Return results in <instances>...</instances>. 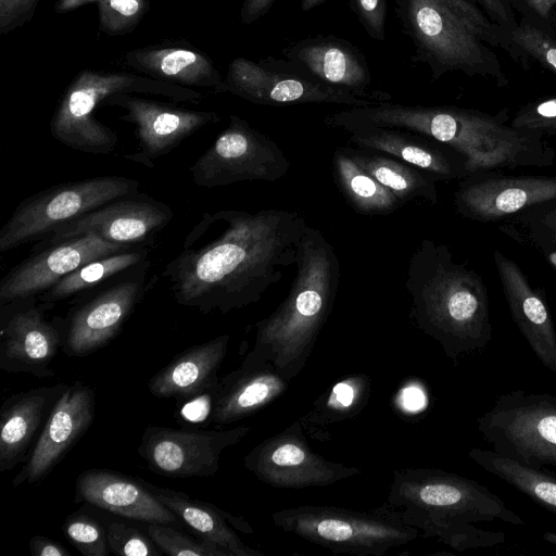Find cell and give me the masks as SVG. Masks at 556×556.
Wrapping results in <instances>:
<instances>
[{
	"instance_id": "cell-12",
	"label": "cell",
	"mask_w": 556,
	"mask_h": 556,
	"mask_svg": "<svg viewBox=\"0 0 556 556\" xmlns=\"http://www.w3.org/2000/svg\"><path fill=\"white\" fill-rule=\"evenodd\" d=\"M223 92H230L260 105L307 103L368 106L375 102L330 87L290 66L285 59L267 56L257 62L233 59L224 78Z\"/></svg>"
},
{
	"instance_id": "cell-46",
	"label": "cell",
	"mask_w": 556,
	"mask_h": 556,
	"mask_svg": "<svg viewBox=\"0 0 556 556\" xmlns=\"http://www.w3.org/2000/svg\"><path fill=\"white\" fill-rule=\"evenodd\" d=\"M218 387L206 391L201 395L179 401L184 402V405L179 409L181 418L192 422H198L211 417Z\"/></svg>"
},
{
	"instance_id": "cell-11",
	"label": "cell",
	"mask_w": 556,
	"mask_h": 556,
	"mask_svg": "<svg viewBox=\"0 0 556 556\" xmlns=\"http://www.w3.org/2000/svg\"><path fill=\"white\" fill-rule=\"evenodd\" d=\"M290 161L268 136L245 119L229 115L228 126L190 167L198 187H225L239 181H276Z\"/></svg>"
},
{
	"instance_id": "cell-50",
	"label": "cell",
	"mask_w": 556,
	"mask_h": 556,
	"mask_svg": "<svg viewBox=\"0 0 556 556\" xmlns=\"http://www.w3.org/2000/svg\"><path fill=\"white\" fill-rule=\"evenodd\" d=\"M100 0H56L54 3V11L58 14L68 13L75 11L88 3L99 2Z\"/></svg>"
},
{
	"instance_id": "cell-14",
	"label": "cell",
	"mask_w": 556,
	"mask_h": 556,
	"mask_svg": "<svg viewBox=\"0 0 556 556\" xmlns=\"http://www.w3.org/2000/svg\"><path fill=\"white\" fill-rule=\"evenodd\" d=\"M28 298L1 305L0 368L10 374L49 378L60 348H63L65 320L48 319L52 303Z\"/></svg>"
},
{
	"instance_id": "cell-38",
	"label": "cell",
	"mask_w": 556,
	"mask_h": 556,
	"mask_svg": "<svg viewBox=\"0 0 556 556\" xmlns=\"http://www.w3.org/2000/svg\"><path fill=\"white\" fill-rule=\"evenodd\" d=\"M149 538L169 556H229L216 543L202 539L194 540L164 523H150Z\"/></svg>"
},
{
	"instance_id": "cell-9",
	"label": "cell",
	"mask_w": 556,
	"mask_h": 556,
	"mask_svg": "<svg viewBox=\"0 0 556 556\" xmlns=\"http://www.w3.org/2000/svg\"><path fill=\"white\" fill-rule=\"evenodd\" d=\"M136 179L99 176L52 186L22 201L0 230V252L45 239L58 227L112 201L139 194Z\"/></svg>"
},
{
	"instance_id": "cell-22",
	"label": "cell",
	"mask_w": 556,
	"mask_h": 556,
	"mask_svg": "<svg viewBox=\"0 0 556 556\" xmlns=\"http://www.w3.org/2000/svg\"><path fill=\"white\" fill-rule=\"evenodd\" d=\"M556 200V177L472 175L455 193L457 211L471 219L492 222Z\"/></svg>"
},
{
	"instance_id": "cell-20",
	"label": "cell",
	"mask_w": 556,
	"mask_h": 556,
	"mask_svg": "<svg viewBox=\"0 0 556 556\" xmlns=\"http://www.w3.org/2000/svg\"><path fill=\"white\" fill-rule=\"evenodd\" d=\"M173 216L167 204L136 194L112 201L58 227L41 247L84 233H94L117 244L141 245L165 228Z\"/></svg>"
},
{
	"instance_id": "cell-49",
	"label": "cell",
	"mask_w": 556,
	"mask_h": 556,
	"mask_svg": "<svg viewBox=\"0 0 556 556\" xmlns=\"http://www.w3.org/2000/svg\"><path fill=\"white\" fill-rule=\"evenodd\" d=\"M31 556H70L71 553L59 542L43 536L34 535L29 540Z\"/></svg>"
},
{
	"instance_id": "cell-26",
	"label": "cell",
	"mask_w": 556,
	"mask_h": 556,
	"mask_svg": "<svg viewBox=\"0 0 556 556\" xmlns=\"http://www.w3.org/2000/svg\"><path fill=\"white\" fill-rule=\"evenodd\" d=\"M356 148L379 152L406 162L438 179L469 177L462 156L447 153L437 141L391 127L367 126L346 131Z\"/></svg>"
},
{
	"instance_id": "cell-41",
	"label": "cell",
	"mask_w": 556,
	"mask_h": 556,
	"mask_svg": "<svg viewBox=\"0 0 556 556\" xmlns=\"http://www.w3.org/2000/svg\"><path fill=\"white\" fill-rule=\"evenodd\" d=\"M510 126L542 135H556V96L527 104L519 110Z\"/></svg>"
},
{
	"instance_id": "cell-27",
	"label": "cell",
	"mask_w": 556,
	"mask_h": 556,
	"mask_svg": "<svg viewBox=\"0 0 556 556\" xmlns=\"http://www.w3.org/2000/svg\"><path fill=\"white\" fill-rule=\"evenodd\" d=\"M139 74L187 88L223 92L224 79L213 60L187 43L154 45L127 51L122 61Z\"/></svg>"
},
{
	"instance_id": "cell-37",
	"label": "cell",
	"mask_w": 556,
	"mask_h": 556,
	"mask_svg": "<svg viewBox=\"0 0 556 556\" xmlns=\"http://www.w3.org/2000/svg\"><path fill=\"white\" fill-rule=\"evenodd\" d=\"M99 29L109 36L131 33L150 10L149 0H100Z\"/></svg>"
},
{
	"instance_id": "cell-51",
	"label": "cell",
	"mask_w": 556,
	"mask_h": 556,
	"mask_svg": "<svg viewBox=\"0 0 556 556\" xmlns=\"http://www.w3.org/2000/svg\"><path fill=\"white\" fill-rule=\"evenodd\" d=\"M327 0H302L301 10L303 12L312 11L313 9L319 7L325 3Z\"/></svg>"
},
{
	"instance_id": "cell-21",
	"label": "cell",
	"mask_w": 556,
	"mask_h": 556,
	"mask_svg": "<svg viewBox=\"0 0 556 556\" xmlns=\"http://www.w3.org/2000/svg\"><path fill=\"white\" fill-rule=\"evenodd\" d=\"M94 416V390L81 381L68 384L12 485L16 488L43 480L88 431Z\"/></svg>"
},
{
	"instance_id": "cell-44",
	"label": "cell",
	"mask_w": 556,
	"mask_h": 556,
	"mask_svg": "<svg viewBox=\"0 0 556 556\" xmlns=\"http://www.w3.org/2000/svg\"><path fill=\"white\" fill-rule=\"evenodd\" d=\"M40 0H0V34L8 35L28 23Z\"/></svg>"
},
{
	"instance_id": "cell-7",
	"label": "cell",
	"mask_w": 556,
	"mask_h": 556,
	"mask_svg": "<svg viewBox=\"0 0 556 556\" xmlns=\"http://www.w3.org/2000/svg\"><path fill=\"white\" fill-rule=\"evenodd\" d=\"M142 93L167 98L174 102L200 103L203 93L146 75L121 71H80L66 87L50 122L54 139L74 150L109 154L117 135L96 118V109L115 93Z\"/></svg>"
},
{
	"instance_id": "cell-13",
	"label": "cell",
	"mask_w": 556,
	"mask_h": 556,
	"mask_svg": "<svg viewBox=\"0 0 556 556\" xmlns=\"http://www.w3.org/2000/svg\"><path fill=\"white\" fill-rule=\"evenodd\" d=\"M243 464L260 481L280 489L328 486L361 472L316 453L299 420L255 445Z\"/></svg>"
},
{
	"instance_id": "cell-54",
	"label": "cell",
	"mask_w": 556,
	"mask_h": 556,
	"mask_svg": "<svg viewBox=\"0 0 556 556\" xmlns=\"http://www.w3.org/2000/svg\"><path fill=\"white\" fill-rule=\"evenodd\" d=\"M547 260L554 267H556V250H553L547 254Z\"/></svg>"
},
{
	"instance_id": "cell-3",
	"label": "cell",
	"mask_w": 556,
	"mask_h": 556,
	"mask_svg": "<svg viewBox=\"0 0 556 556\" xmlns=\"http://www.w3.org/2000/svg\"><path fill=\"white\" fill-rule=\"evenodd\" d=\"M403 521L464 552L504 543L506 535L477 523L501 520L514 526L525 521L486 486L438 468H402L393 471L387 501Z\"/></svg>"
},
{
	"instance_id": "cell-1",
	"label": "cell",
	"mask_w": 556,
	"mask_h": 556,
	"mask_svg": "<svg viewBox=\"0 0 556 556\" xmlns=\"http://www.w3.org/2000/svg\"><path fill=\"white\" fill-rule=\"evenodd\" d=\"M295 212H205L161 273L175 301L202 314L258 302L295 265L307 228Z\"/></svg>"
},
{
	"instance_id": "cell-19",
	"label": "cell",
	"mask_w": 556,
	"mask_h": 556,
	"mask_svg": "<svg viewBox=\"0 0 556 556\" xmlns=\"http://www.w3.org/2000/svg\"><path fill=\"white\" fill-rule=\"evenodd\" d=\"M283 59L294 70L330 87L375 103L391 96L372 88V76L362 50L334 35L306 37L287 46Z\"/></svg>"
},
{
	"instance_id": "cell-2",
	"label": "cell",
	"mask_w": 556,
	"mask_h": 556,
	"mask_svg": "<svg viewBox=\"0 0 556 556\" xmlns=\"http://www.w3.org/2000/svg\"><path fill=\"white\" fill-rule=\"evenodd\" d=\"M293 283L279 306L255 324V338L241 367L271 364L288 381L305 367L333 309L340 262L324 233L307 226L299 245Z\"/></svg>"
},
{
	"instance_id": "cell-25",
	"label": "cell",
	"mask_w": 556,
	"mask_h": 556,
	"mask_svg": "<svg viewBox=\"0 0 556 556\" xmlns=\"http://www.w3.org/2000/svg\"><path fill=\"white\" fill-rule=\"evenodd\" d=\"M494 261L514 321L539 361L556 375V329L548 307L514 261L500 251Z\"/></svg>"
},
{
	"instance_id": "cell-23",
	"label": "cell",
	"mask_w": 556,
	"mask_h": 556,
	"mask_svg": "<svg viewBox=\"0 0 556 556\" xmlns=\"http://www.w3.org/2000/svg\"><path fill=\"white\" fill-rule=\"evenodd\" d=\"M68 384L33 388L8 397L0 409V472L13 470L31 454L49 416Z\"/></svg>"
},
{
	"instance_id": "cell-39",
	"label": "cell",
	"mask_w": 556,
	"mask_h": 556,
	"mask_svg": "<svg viewBox=\"0 0 556 556\" xmlns=\"http://www.w3.org/2000/svg\"><path fill=\"white\" fill-rule=\"evenodd\" d=\"M62 531L84 556H108L111 551L106 531L89 515H70L63 523Z\"/></svg>"
},
{
	"instance_id": "cell-24",
	"label": "cell",
	"mask_w": 556,
	"mask_h": 556,
	"mask_svg": "<svg viewBox=\"0 0 556 556\" xmlns=\"http://www.w3.org/2000/svg\"><path fill=\"white\" fill-rule=\"evenodd\" d=\"M75 502H86L125 518L178 526L179 517L143 483L108 469L81 472L75 484Z\"/></svg>"
},
{
	"instance_id": "cell-4",
	"label": "cell",
	"mask_w": 556,
	"mask_h": 556,
	"mask_svg": "<svg viewBox=\"0 0 556 556\" xmlns=\"http://www.w3.org/2000/svg\"><path fill=\"white\" fill-rule=\"evenodd\" d=\"M405 288L417 327L453 361L492 338L489 298L481 277L444 244L424 239L409 257Z\"/></svg>"
},
{
	"instance_id": "cell-40",
	"label": "cell",
	"mask_w": 556,
	"mask_h": 556,
	"mask_svg": "<svg viewBox=\"0 0 556 556\" xmlns=\"http://www.w3.org/2000/svg\"><path fill=\"white\" fill-rule=\"evenodd\" d=\"M111 552L124 556H157L163 552L142 532L122 522H112L106 529Z\"/></svg>"
},
{
	"instance_id": "cell-35",
	"label": "cell",
	"mask_w": 556,
	"mask_h": 556,
	"mask_svg": "<svg viewBox=\"0 0 556 556\" xmlns=\"http://www.w3.org/2000/svg\"><path fill=\"white\" fill-rule=\"evenodd\" d=\"M468 455L484 471L496 476L556 514V476L543 469L523 466L493 450L472 447Z\"/></svg>"
},
{
	"instance_id": "cell-53",
	"label": "cell",
	"mask_w": 556,
	"mask_h": 556,
	"mask_svg": "<svg viewBox=\"0 0 556 556\" xmlns=\"http://www.w3.org/2000/svg\"><path fill=\"white\" fill-rule=\"evenodd\" d=\"M549 23V25L552 26V28L554 29V31L556 33V10H554L551 15H549V18L547 21Z\"/></svg>"
},
{
	"instance_id": "cell-43",
	"label": "cell",
	"mask_w": 556,
	"mask_h": 556,
	"mask_svg": "<svg viewBox=\"0 0 556 556\" xmlns=\"http://www.w3.org/2000/svg\"><path fill=\"white\" fill-rule=\"evenodd\" d=\"M523 218L531 237L542 247H556V200L532 206Z\"/></svg>"
},
{
	"instance_id": "cell-8",
	"label": "cell",
	"mask_w": 556,
	"mask_h": 556,
	"mask_svg": "<svg viewBox=\"0 0 556 556\" xmlns=\"http://www.w3.org/2000/svg\"><path fill=\"white\" fill-rule=\"evenodd\" d=\"M271 520L282 531L337 554L383 556L418 535L388 503L372 509L306 504L277 510Z\"/></svg>"
},
{
	"instance_id": "cell-28",
	"label": "cell",
	"mask_w": 556,
	"mask_h": 556,
	"mask_svg": "<svg viewBox=\"0 0 556 556\" xmlns=\"http://www.w3.org/2000/svg\"><path fill=\"white\" fill-rule=\"evenodd\" d=\"M229 340V334H222L176 355L149 379L150 393L157 399L181 401L217 388Z\"/></svg>"
},
{
	"instance_id": "cell-47",
	"label": "cell",
	"mask_w": 556,
	"mask_h": 556,
	"mask_svg": "<svg viewBox=\"0 0 556 556\" xmlns=\"http://www.w3.org/2000/svg\"><path fill=\"white\" fill-rule=\"evenodd\" d=\"M510 3L520 15L533 16L542 21H548L555 10L556 0H510Z\"/></svg>"
},
{
	"instance_id": "cell-15",
	"label": "cell",
	"mask_w": 556,
	"mask_h": 556,
	"mask_svg": "<svg viewBox=\"0 0 556 556\" xmlns=\"http://www.w3.org/2000/svg\"><path fill=\"white\" fill-rule=\"evenodd\" d=\"M250 427L227 430L174 429L148 426L138 454L151 471L168 478L213 477L219 469L223 452L238 444Z\"/></svg>"
},
{
	"instance_id": "cell-33",
	"label": "cell",
	"mask_w": 556,
	"mask_h": 556,
	"mask_svg": "<svg viewBox=\"0 0 556 556\" xmlns=\"http://www.w3.org/2000/svg\"><path fill=\"white\" fill-rule=\"evenodd\" d=\"M332 172L344 198L361 214L387 215L403 204L387 187L359 166L344 147L334 150Z\"/></svg>"
},
{
	"instance_id": "cell-31",
	"label": "cell",
	"mask_w": 556,
	"mask_h": 556,
	"mask_svg": "<svg viewBox=\"0 0 556 556\" xmlns=\"http://www.w3.org/2000/svg\"><path fill=\"white\" fill-rule=\"evenodd\" d=\"M370 390L371 382L365 374H351L338 380L298 419L305 434L320 442L328 440L332 427L356 417L366 407Z\"/></svg>"
},
{
	"instance_id": "cell-48",
	"label": "cell",
	"mask_w": 556,
	"mask_h": 556,
	"mask_svg": "<svg viewBox=\"0 0 556 556\" xmlns=\"http://www.w3.org/2000/svg\"><path fill=\"white\" fill-rule=\"evenodd\" d=\"M278 0H243L240 20L244 25H252L265 16Z\"/></svg>"
},
{
	"instance_id": "cell-17",
	"label": "cell",
	"mask_w": 556,
	"mask_h": 556,
	"mask_svg": "<svg viewBox=\"0 0 556 556\" xmlns=\"http://www.w3.org/2000/svg\"><path fill=\"white\" fill-rule=\"evenodd\" d=\"M131 248L135 247L113 243L94 233L42 245L1 279L0 304L39 296L81 265Z\"/></svg>"
},
{
	"instance_id": "cell-42",
	"label": "cell",
	"mask_w": 556,
	"mask_h": 556,
	"mask_svg": "<svg viewBox=\"0 0 556 556\" xmlns=\"http://www.w3.org/2000/svg\"><path fill=\"white\" fill-rule=\"evenodd\" d=\"M349 4L366 34L371 39L383 41L388 0H349Z\"/></svg>"
},
{
	"instance_id": "cell-30",
	"label": "cell",
	"mask_w": 556,
	"mask_h": 556,
	"mask_svg": "<svg viewBox=\"0 0 556 556\" xmlns=\"http://www.w3.org/2000/svg\"><path fill=\"white\" fill-rule=\"evenodd\" d=\"M143 483L179 519L199 533L201 539L216 543L229 556H264L239 536L238 531L253 533V528L243 517L235 516L184 492L159 488L146 481Z\"/></svg>"
},
{
	"instance_id": "cell-16",
	"label": "cell",
	"mask_w": 556,
	"mask_h": 556,
	"mask_svg": "<svg viewBox=\"0 0 556 556\" xmlns=\"http://www.w3.org/2000/svg\"><path fill=\"white\" fill-rule=\"evenodd\" d=\"M150 265L147 260L68 312L62 348L66 355L92 354L122 331L143 298Z\"/></svg>"
},
{
	"instance_id": "cell-18",
	"label": "cell",
	"mask_w": 556,
	"mask_h": 556,
	"mask_svg": "<svg viewBox=\"0 0 556 556\" xmlns=\"http://www.w3.org/2000/svg\"><path fill=\"white\" fill-rule=\"evenodd\" d=\"M101 104L125 110L121 118L135 126L141 149L140 154L126 157L147 166H153L150 161L167 154L198 130L222 118L217 112L188 110L134 93H115Z\"/></svg>"
},
{
	"instance_id": "cell-6",
	"label": "cell",
	"mask_w": 556,
	"mask_h": 556,
	"mask_svg": "<svg viewBox=\"0 0 556 556\" xmlns=\"http://www.w3.org/2000/svg\"><path fill=\"white\" fill-rule=\"evenodd\" d=\"M506 116L456 106L399 104L393 126L441 144L459 154L469 176L517 166H547L555 152L543 135L506 125Z\"/></svg>"
},
{
	"instance_id": "cell-34",
	"label": "cell",
	"mask_w": 556,
	"mask_h": 556,
	"mask_svg": "<svg viewBox=\"0 0 556 556\" xmlns=\"http://www.w3.org/2000/svg\"><path fill=\"white\" fill-rule=\"evenodd\" d=\"M149 260L146 247H135L90 261L40 294L43 303H56L122 276Z\"/></svg>"
},
{
	"instance_id": "cell-29",
	"label": "cell",
	"mask_w": 556,
	"mask_h": 556,
	"mask_svg": "<svg viewBox=\"0 0 556 556\" xmlns=\"http://www.w3.org/2000/svg\"><path fill=\"white\" fill-rule=\"evenodd\" d=\"M289 382L269 363L240 366L219 379L211 422L226 426L254 414L282 395Z\"/></svg>"
},
{
	"instance_id": "cell-32",
	"label": "cell",
	"mask_w": 556,
	"mask_h": 556,
	"mask_svg": "<svg viewBox=\"0 0 556 556\" xmlns=\"http://www.w3.org/2000/svg\"><path fill=\"white\" fill-rule=\"evenodd\" d=\"M348 154L403 204L421 201L437 204L438 190L432 175L406 162L379 152L344 147Z\"/></svg>"
},
{
	"instance_id": "cell-52",
	"label": "cell",
	"mask_w": 556,
	"mask_h": 556,
	"mask_svg": "<svg viewBox=\"0 0 556 556\" xmlns=\"http://www.w3.org/2000/svg\"><path fill=\"white\" fill-rule=\"evenodd\" d=\"M543 539L548 542V543H552L554 545H556V533L555 532H545L543 534Z\"/></svg>"
},
{
	"instance_id": "cell-10",
	"label": "cell",
	"mask_w": 556,
	"mask_h": 556,
	"mask_svg": "<svg viewBox=\"0 0 556 556\" xmlns=\"http://www.w3.org/2000/svg\"><path fill=\"white\" fill-rule=\"evenodd\" d=\"M492 450L523 466L556 468V396L514 390L477 418Z\"/></svg>"
},
{
	"instance_id": "cell-5",
	"label": "cell",
	"mask_w": 556,
	"mask_h": 556,
	"mask_svg": "<svg viewBox=\"0 0 556 556\" xmlns=\"http://www.w3.org/2000/svg\"><path fill=\"white\" fill-rule=\"evenodd\" d=\"M394 10L413 43L412 60L426 64L434 80L458 72L508 85L495 50L510 54L509 34L471 0H395Z\"/></svg>"
},
{
	"instance_id": "cell-45",
	"label": "cell",
	"mask_w": 556,
	"mask_h": 556,
	"mask_svg": "<svg viewBox=\"0 0 556 556\" xmlns=\"http://www.w3.org/2000/svg\"><path fill=\"white\" fill-rule=\"evenodd\" d=\"M496 25L508 34L517 26L518 18L510 0H471Z\"/></svg>"
},
{
	"instance_id": "cell-36",
	"label": "cell",
	"mask_w": 556,
	"mask_h": 556,
	"mask_svg": "<svg viewBox=\"0 0 556 556\" xmlns=\"http://www.w3.org/2000/svg\"><path fill=\"white\" fill-rule=\"evenodd\" d=\"M509 56L523 67L535 62L556 76V33L547 21L520 15L509 33Z\"/></svg>"
}]
</instances>
